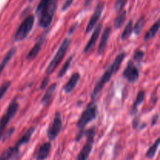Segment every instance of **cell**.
I'll list each match as a JSON object with an SVG mask.
<instances>
[{
  "label": "cell",
  "mask_w": 160,
  "mask_h": 160,
  "mask_svg": "<svg viewBox=\"0 0 160 160\" xmlns=\"http://www.w3.org/2000/svg\"><path fill=\"white\" fill-rule=\"evenodd\" d=\"M125 57H126V52H120L117 55V57L115 58L112 64L106 69V71L102 74V76L99 78V80L97 81L95 87H94L93 92H92V95H91L92 101H96L97 97L99 95L101 91L102 90L104 86L110 81L113 75L119 70L120 66H121V63L124 60Z\"/></svg>",
  "instance_id": "cell-1"
},
{
  "label": "cell",
  "mask_w": 160,
  "mask_h": 160,
  "mask_svg": "<svg viewBox=\"0 0 160 160\" xmlns=\"http://www.w3.org/2000/svg\"><path fill=\"white\" fill-rule=\"evenodd\" d=\"M58 0H41L36 9V16L38 19L39 27L49 28L57 9Z\"/></svg>",
  "instance_id": "cell-2"
},
{
  "label": "cell",
  "mask_w": 160,
  "mask_h": 160,
  "mask_svg": "<svg viewBox=\"0 0 160 160\" xmlns=\"http://www.w3.org/2000/svg\"><path fill=\"white\" fill-rule=\"evenodd\" d=\"M98 115V106L95 101H91L87 107L81 113L79 120L77 123V134L75 137V141L77 142H80L84 136L85 128L90 122L93 121Z\"/></svg>",
  "instance_id": "cell-3"
},
{
  "label": "cell",
  "mask_w": 160,
  "mask_h": 160,
  "mask_svg": "<svg viewBox=\"0 0 160 160\" xmlns=\"http://www.w3.org/2000/svg\"><path fill=\"white\" fill-rule=\"evenodd\" d=\"M71 42L72 40L70 38H66L62 41L59 49H58L57 52L56 53L55 56L52 59L51 62H49V64L47 67L46 70H45V74H46V76H50L56 70L58 66L59 65V63L63 59L64 56H65L66 53H67V50H68L69 47H70V44H71Z\"/></svg>",
  "instance_id": "cell-4"
},
{
  "label": "cell",
  "mask_w": 160,
  "mask_h": 160,
  "mask_svg": "<svg viewBox=\"0 0 160 160\" xmlns=\"http://www.w3.org/2000/svg\"><path fill=\"white\" fill-rule=\"evenodd\" d=\"M19 102L17 101V98H13L9 103L6 112L2 115V117L0 118V140L2 138L3 134L5 133L6 129V127L9 124L10 120L15 117L17 111L19 109Z\"/></svg>",
  "instance_id": "cell-5"
},
{
  "label": "cell",
  "mask_w": 160,
  "mask_h": 160,
  "mask_svg": "<svg viewBox=\"0 0 160 160\" xmlns=\"http://www.w3.org/2000/svg\"><path fill=\"white\" fill-rule=\"evenodd\" d=\"M84 135L86 137V142L78 155L76 160H88L89 156L92 151L95 136V127L93 126L84 131Z\"/></svg>",
  "instance_id": "cell-6"
},
{
  "label": "cell",
  "mask_w": 160,
  "mask_h": 160,
  "mask_svg": "<svg viewBox=\"0 0 160 160\" xmlns=\"http://www.w3.org/2000/svg\"><path fill=\"white\" fill-rule=\"evenodd\" d=\"M34 24V15H28L21 24L19 26L17 30L16 31L15 34L13 35V39L16 42H21L27 38L28 34L33 29V27Z\"/></svg>",
  "instance_id": "cell-7"
},
{
  "label": "cell",
  "mask_w": 160,
  "mask_h": 160,
  "mask_svg": "<svg viewBox=\"0 0 160 160\" xmlns=\"http://www.w3.org/2000/svg\"><path fill=\"white\" fill-rule=\"evenodd\" d=\"M62 128V113L59 111L55 113L53 120L52 121L51 124L48 127L47 130V137L49 141H54L59 133L61 132V130Z\"/></svg>",
  "instance_id": "cell-8"
},
{
  "label": "cell",
  "mask_w": 160,
  "mask_h": 160,
  "mask_svg": "<svg viewBox=\"0 0 160 160\" xmlns=\"http://www.w3.org/2000/svg\"><path fill=\"white\" fill-rule=\"evenodd\" d=\"M123 77L131 84H134L138 81L140 71L132 60H130L127 64L123 72Z\"/></svg>",
  "instance_id": "cell-9"
},
{
  "label": "cell",
  "mask_w": 160,
  "mask_h": 160,
  "mask_svg": "<svg viewBox=\"0 0 160 160\" xmlns=\"http://www.w3.org/2000/svg\"><path fill=\"white\" fill-rule=\"evenodd\" d=\"M105 7V2H100L98 5L95 7V10H94L93 14L91 17L90 20H89L88 23L87 27H86L85 29V34H88L90 33L92 30L95 28V25H96L97 22L98 21V20L101 17L102 13V11L104 9Z\"/></svg>",
  "instance_id": "cell-10"
},
{
  "label": "cell",
  "mask_w": 160,
  "mask_h": 160,
  "mask_svg": "<svg viewBox=\"0 0 160 160\" xmlns=\"http://www.w3.org/2000/svg\"><path fill=\"white\" fill-rule=\"evenodd\" d=\"M102 28V22H100L96 27H95V30L93 31L92 34V37L90 38L89 41L88 42L87 45H85L84 48V53H88L89 52L92 51V48L95 46V44H96L97 40L98 39L100 35V33H101Z\"/></svg>",
  "instance_id": "cell-11"
},
{
  "label": "cell",
  "mask_w": 160,
  "mask_h": 160,
  "mask_svg": "<svg viewBox=\"0 0 160 160\" xmlns=\"http://www.w3.org/2000/svg\"><path fill=\"white\" fill-rule=\"evenodd\" d=\"M46 42V37L45 35H42L39 38L38 40L35 42V44L34 45V46L31 48V49L30 50L29 52L28 53L26 56V59L28 61H31L33 59H35L38 56V53L40 52L41 49H42V46L44 45V44Z\"/></svg>",
  "instance_id": "cell-12"
},
{
  "label": "cell",
  "mask_w": 160,
  "mask_h": 160,
  "mask_svg": "<svg viewBox=\"0 0 160 160\" xmlns=\"http://www.w3.org/2000/svg\"><path fill=\"white\" fill-rule=\"evenodd\" d=\"M111 32H112V28L111 27H106V28L103 31L102 34L101 40H100L99 45H98V51H97V53H98L99 56H102V55L104 54L105 51H106V46H107L108 42H109V37H110Z\"/></svg>",
  "instance_id": "cell-13"
},
{
  "label": "cell",
  "mask_w": 160,
  "mask_h": 160,
  "mask_svg": "<svg viewBox=\"0 0 160 160\" xmlns=\"http://www.w3.org/2000/svg\"><path fill=\"white\" fill-rule=\"evenodd\" d=\"M52 145L50 142H44L38 150L36 153L35 159L36 160H45L49 156L50 151H51Z\"/></svg>",
  "instance_id": "cell-14"
},
{
  "label": "cell",
  "mask_w": 160,
  "mask_h": 160,
  "mask_svg": "<svg viewBox=\"0 0 160 160\" xmlns=\"http://www.w3.org/2000/svg\"><path fill=\"white\" fill-rule=\"evenodd\" d=\"M80 78H81V75L78 72H75L70 78L69 79V81H67V84L64 85L63 87V90L66 93L69 94L71 92H73V89L75 88L77 85H78V82L80 81Z\"/></svg>",
  "instance_id": "cell-15"
},
{
  "label": "cell",
  "mask_w": 160,
  "mask_h": 160,
  "mask_svg": "<svg viewBox=\"0 0 160 160\" xmlns=\"http://www.w3.org/2000/svg\"><path fill=\"white\" fill-rule=\"evenodd\" d=\"M19 151H20V147L18 145H15L12 147H9L0 155V160H9L11 159H15L18 156Z\"/></svg>",
  "instance_id": "cell-16"
},
{
  "label": "cell",
  "mask_w": 160,
  "mask_h": 160,
  "mask_svg": "<svg viewBox=\"0 0 160 160\" xmlns=\"http://www.w3.org/2000/svg\"><path fill=\"white\" fill-rule=\"evenodd\" d=\"M145 98V92L144 90H141L139 91L138 93L137 97H136L135 101L133 103L132 106H131V115L134 116L138 112V106H140L141 104L144 102Z\"/></svg>",
  "instance_id": "cell-17"
},
{
  "label": "cell",
  "mask_w": 160,
  "mask_h": 160,
  "mask_svg": "<svg viewBox=\"0 0 160 160\" xmlns=\"http://www.w3.org/2000/svg\"><path fill=\"white\" fill-rule=\"evenodd\" d=\"M56 88H57V83H53L52 84L48 87V88L47 89L46 92L44 95L43 98H42V101H41V103H42L43 106H46L47 104L51 102L52 98L53 95H54L55 92L56 90Z\"/></svg>",
  "instance_id": "cell-18"
},
{
  "label": "cell",
  "mask_w": 160,
  "mask_h": 160,
  "mask_svg": "<svg viewBox=\"0 0 160 160\" xmlns=\"http://www.w3.org/2000/svg\"><path fill=\"white\" fill-rule=\"evenodd\" d=\"M17 52V48L16 47H12V48L8 51V52L5 55V56L3 57V59H2L1 62H0V75L2 74V71L4 70L5 67H6V65L8 64V62L12 59V58L13 57L14 55Z\"/></svg>",
  "instance_id": "cell-19"
},
{
  "label": "cell",
  "mask_w": 160,
  "mask_h": 160,
  "mask_svg": "<svg viewBox=\"0 0 160 160\" xmlns=\"http://www.w3.org/2000/svg\"><path fill=\"white\" fill-rule=\"evenodd\" d=\"M34 131H35V128H34V127H31V128H28L26 131V132L23 134V136L19 139L18 142H17L16 145H18L19 147H20L22 146V145H26V144H28V142H30V140H31V137H32Z\"/></svg>",
  "instance_id": "cell-20"
},
{
  "label": "cell",
  "mask_w": 160,
  "mask_h": 160,
  "mask_svg": "<svg viewBox=\"0 0 160 160\" xmlns=\"http://www.w3.org/2000/svg\"><path fill=\"white\" fill-rule=\"evenodd\" d=\"M159 20H158L150 28V29L148 30V32L145 34V37H144V40L145 42H148V41L152 40V38H154L156 37V35L157 34V33L159 32Z\"/></svg>",
  "instance_id": "cell-21"
},
{
  "label": "cell",
  "mask_w": 160,
  "mask_h": 160,
  "mask_svg": "<svg viewBox=\"0 0 160 160\" xmlns=\"http://www.w3.org/2000/svg\"><path fill=\"white\" fill-rule=\"evenodd\" d=\"M146 23V19L145 17H142L141 18L138 19L137 22H136L134 27H133V32L136 34V35H139L143 31L144 28Z\"/></svg>",
  "instance_id": "cell-22"
},
{
  "label": "cell",
  "mask_w": 160,
  "mask_h": 160,
  "mask_svg": "<svg viewBox=\"0 0 160 160\" xmlns=\"http://www.w3.org/2000/svg\"><path fill=\"white\" fill-rule=\"evenodd\" d=\"M159 142L160 140L159 138H158L156 139V142H155V143L148 148V150L146 152V153H145V157H146L147 159H152L155 157L156 152H157L158 148H159Z\"/></svg>",
  "instance_id": "cell-23"
},
{
  "label": "cell",
  "mask_w": 160,
  "mask_h": 160,
  "mask_svg": "<svg viewBox=\"0 0 160 160\" xmlns=\"http://www.w3.org/2000/svg\"><path fill=\"white\" fill-rule=\"evenodd\" d=\"M133 33V20H129L128 23H127L126 27L124 28L123 33L121 34V40L126 41L127 39L131 37V34Z\"/></svg>",
  "instance_id": "cell-24"
},
{
  "label": "cell",
  "mask_w": 160,
  "mask_h": 160,
  "mask_svg": "<svg viewBox=\"0 0 160 160\" xmlns=\"http://www.w3.org/2000/svg\"><path fill=\"white\" fill-rule=\"evenodd\" d=\"M127 18V12L126 11H123L120 15L117 16V18L114 20V28L115 29H120L124 23L125 20Z\"/></svg>",
  "instance_id": "cell-25"
},
{
  "label": "cell",
  "mask_w": 160,
  "mask_h": 160,
  "mask_svg": "<svg viewBox=\"0 0 160 160\" xmlns=\"http://www.w3.org/2000/svg\"><path fill=\"white\" fill-rule=\"evenodd\" d=\"M73 56H70V57L67 59V61H66L65 63L62 65V68L60 69L59 73H58V78H62V77H64V75L67 73V72L68 71L69 68H70V64H71L72 60H73Z\"/></svg>",
  "instance_id": "cell-26"
},
{
  "label": "cell",
  "mask_w": 160,
  "mask_h": 160,
  "mask_svg": "<svg viewBox=\"0 0 160 160\" xmlns=\"http://www.w3.org/2000/svg\"><path fill=\"white\" fill-rule=\"evenodd\" d=\"M11 84H12V82L10 81H5L4 83L1 84V86H0V102L2 99L3 97L5 96L6 92H8L9 88L11 87Z\"/></svg>",
  "instance_id": "cell-27"
},
{
  "label": "cell",
  "mask_w": 160,
  "mask_h": 160,
  "mask_svg": "<svg viewBox=\"0 0 160 160\" xmlns=\"http://www.w3.org/2000/svg\"><path fill=\"white\" fill-rule=\"evenodd\" d=\"M144 57H145V52L140 49L135 50V52H134V59L135 60V62H142V60L144 59Z\"/></svg>",
  "instance_id": "cell-28"
},
{
  "label": "cell",
  "mask_w": 160,
  "mask_h": 160,
  "mask_svg": "<svg viewBox=\"0 0 160 160\" xmlns=\"http://www.w3.org/2000/svg\"><path fill=\"white\" fill-rule=\"evenodd\" d=\"M14 132H15V128H9L8 131H5V133L3 134L2 138L3 142H6L7 140H9V139L11 138V136L13 134Z\"/></svg>",
  "instance_id": "cell-29"
},
{
  "label": "cell",
  "mask_w": 160,
  "mask_h": 160,
  "mask_svg": "<svg viewBox=\"0 0 160 160\" xmlns=\"http://www.w3.org/2000/svg\"><path fill=\"white\" fill-rule=\"evenodd\" d=\"M127 2H128V0H118L115 4V10L117 12H120L123 10Z\"/></svg>",
  "instance_id": "cell-30"
},
{
  "label": "cell",
  "mask_w": 160,
  "mask_h": 160,
  "mask_svg": "<svg viewBox=\"0 0 160 160\" xmlns=\"http://www.w3.org/2000/svg\"><path fill=\"white\" fill-rule=\"evenodd\" d=\"M48 82H49V76H46L43 79V81H42V83H41V85L39 89L42 91L45 90L47 87H48Z\"/></svg>",
  "instance_id": "cell-31"
},
{
  "label": "cell",
  "mask_w": 160,
  "mask_h": 160,
  "mask_svg": "<svg viewBox=\"0 0 160 160\" xmlns=\"http://www.w3.org/2000/svg\"><path fill=\"white\" fill-rule=\"evenodd\" d=\"M73 1H74V0H66V2L63 3V5H62V12L67 10V9L70 7V6H71L72 3L73 2Z\"/></svg>",
  "instance_id": "cell-32"
},
{
  "label": "cell",
  "mask_w": 160,
  "mask_h": 160,
  "mask_svg": "<svg viewBox=\"0 0 160 160\" xmlns=\"http://www.w3.org/2000/svg\"><path fill=\"white\" fill-rule=\"evenodd\" d=\"M139 124H140V119H139V117H135V118H134L132 121L133 129L134 130L137 129V128H138Z\"/></svg>",
  "instance_id": "cell-33"
},
{
  "label": "cell",
  "mask_w": 160,
  "mask_h": 160,
  "mask_svg": "<svg viewBox=\"0 0 160 160\" xmlns=\"http://www.w3.org/2000/svg\"><path fill=\"white\" fill-rule=\"evenodd\" d=\"M158 121H159V114H156L155 116H153L152 119V126L153 127L157 124Z\"/></svg>",
  "instance_id": "cell-34"
},
{
  "label": "cell",
  "mask_w": 160,
  "mask_h": 160,
  "mask_svg": "<svg viewBox=\"0 0 160 160\" xmlns=\"http://www.w3.org/2000/svg\"><path fill=\"white\" fill-rule=\"evenodd\" d=\"M77 27H78V23H75L73 25V26L71 27V28H70V30H69L68 31V34H72L73 32H74V31L76 30Z\"/></svg>",
  "instance_id": "cell-35"
},
{
  "label": "cell",
  "mask_w": 160,
  "mask_h": 160,
  "mask_svg": "<svg viewBox=\"0 0 160 160\" xmlns=\"http://www.w3.org/2000/svg\"><path fill=\"white\" fill-rule=\"evenodd\" d=\"M92 1H93V0H85V2H84V8L88 7Z\"/></svg>",
  "instance_id": "cell-36"
},
{
  "label": "cell",
  "mask_w": 160,
  "mask_h": 160,
  "mask_svg": "<svg viewBox=\"0 0 160 160\" xmlns=\"http://www.w3.org/2000/svg\"><path fill=\"white\" fill-rule=\"evenodd\" d=\"M33 1H34V0H29V2H32Z\"/></svg>",
  "instance_id": "cell-37"
}]
</instances>
